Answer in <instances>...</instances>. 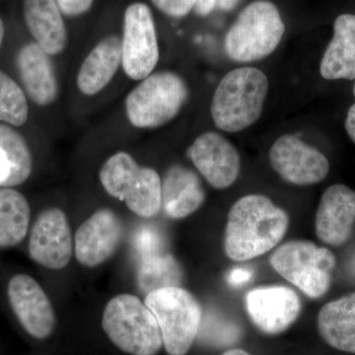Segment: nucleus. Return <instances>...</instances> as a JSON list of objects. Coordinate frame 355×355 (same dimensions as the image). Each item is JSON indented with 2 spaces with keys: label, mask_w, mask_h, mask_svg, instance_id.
Returning <instances> with one entry per match:
<instances>
[{
  "label": "nucleus",
  "mask_w": 355,
  "mask_h": 355,
  "mask_svg": "<svg viewBox=\"0 0 355 355\" xmlns=\"http://www.w3.org/2000/svg\"><path fill=\"white\" fill-rule=\"evenodd\" d=\"M245 306L254 326L266 335H279L291 328L301 312L295 291L284 286H261L248 292Z\"/></svg>",
  "instance_id": "nucleus-11"
},
{
  "label": "nucleus",
  "mask_w": 355,
  "mask_h": 355,
  "mask_svg": "<svg viewBox=\"0 0 355 355\" xmlns=\"http://www.w3.org/2000/svg\"><path fill=\"white\" fill-rule=\"evenodd\" d=\"M354 223L355 191L343 184L329 187L317 209V237L330 246H343L352 237Z\"/></svg>",
  "instance_id": "nucleus-16"
},
{
  "label": "nucleus",
  "mask_w": 355,
  "mask_h": 355,
  "mask_svg": "<svg viewBox=\"0 0 355 355\" xmlns=\"http://www.w3.org/2000/svg\"><path fill=\"white\" fill-rule=\"evenodd\" d=\"M23 11L28 29L48 55L62 53L67 44V31L55 0H24Z\"/></svg>",
  "instance_id": "nucleus-19"
},
{
  "label": "nucleus",
  "mask_w": 355,
  "mask_h": 355,
  "mask_svg": "<svg viewBox=\"0 0 355 355\" xmlns=\"http://www.w3.org/2000/svg\"><path fill=\"white\" fill-rule=\"evenodd\" d=\"M268 158L273 170L287 183L296 186L320 183L330 171L326 156L297 135H284L275 140Z\"/></svg>",
  "instance_id": "nucleus-10"
},
{
  "label": "nucleus",
  "mask_w": 355,
  "mask_h": 355,
  "mask_svg": "<svg viewBox=\"0 0 355 355\" xmlns=\"http://www.w3.org/2000/svg\"><path fill=\"white\" fill-rule=\"evenodd\" d=\"M102 327L118 349L132 355H156L162 334L153 313L132 294H120L107 303Z\"/></svg>",
  "instance_id": "nucleus-3"
},
{
  "label": "nucleus",
  "mask_w": 355,
  "mask_h": 355,
  "mask_svg": "<svg viewBox=\"0 0 355 355\" xmlns=\"http://www.w3.org/2000/svg\"><path fill=\"white\" fill-rule=\"evenodd\" d=\"M205 200L202 181L181 165L171 166L161 179V209L170 218L182 219L197 211Z\"/></svg>",
  "instance_id": "nucleus-17"
},
{
  "label": "nucleus",
  "mask_w": 355,
  "mask_h": 355,
  "mask_svg": "<svg viewBox=\"0 0 355 355\" xmlns=\"http://www.w3.org/2000/svg\"><path fill=\"white\" fill-rule=\"evenodd\" d=\"M4 33H6V29H4V24L1 18H0V46H1L2 41H3Z\"/></svg>",
  "instance_id": "nucleus-35"
},
{
  "label": "nucleus",
  "mask_w": 355,
  "mask_h": 355,
  "mask_svg": "<svg viewBox=\"0 0 355 355\" xmlns=\"http://www.w3.org/2000/svg\"><path fill=\"white\" fill-rule=\"evenodd\" d=\"M197 0H153L161 12L171 17L181 18L193 9Z\"/></svg>",
  "instance_id": "nucleus-28"
},
{
  "label": "nucleus",
  "mask_w": 355,
  "mask_h": 355,
  "mask_svg": "<svg viewBox=\"0 0 355 355\" xmlns=\"http://www.w3.org/2000/svg\"><path fill=\"white\" fill-rule=\"evenodd\" d=\"M99 177L105 191L137 216L150 218L160 212V176L153 168L137 164L130 154H114L103 164Z\"/></svg>",
  "instance_id": "nucleus-5"
},
{
  "label": "nucleus",
  "mask_w": 355,
  "mask_h": 355,
  "mask_svg": "<svg viewBox=\"0 0 355 355\" xmlns=\"http://www.w3.org/2000/svg\"><path fill=\"white\" fill-rule=\"evenodd\" d=\"M188 155L207 183L217 190L229 188L239 177V153L219 133L209 132L200 135L189 148Z\"/></svg>",
  "instance_id": "nucleus-14"
},
{
  "label": "nucleus",
  "mask_w": 355,
  "mask_h": 355,
  "mask_svg": "<svg viewBox=\"0 0 355 355\" xmlns=\"http://www.w3.org/2000/svg\"><path fill=\"white\" fill-rule=\"evenodd\" d=\"M221 355H251L249 352L240 349H229L227 352H224Z\"/></svg>",
  "instance_id": "nucleus-34"
},
{
  "label": "nucleus",
  "mask_w": 355,
  "mask_h": 355,
  "mask_svg": "<svg viewBox=\"0 0 355 355\" xmlns=\"http://www.w3.org/2000/svg\"><path fill=\"white\" fill-rule=\"evenodd\" d=\"M317 327L327 345L355 354V292L323 306L318 314Z\"/></svg>",
  "instance_id": "nucleus-21"
},
{
  "label": "nucleus",
  "mask_w": 355,
  "mask_h": 355,
  "mask_svg": "<svg viewBox=\"0 0 355 355\" xmlns=\"http://www.w3.org/2000/svg\"><path fill=\"white\" fill-rule=\"evenodd\" d=\"M286 32L279 8L268 0L245 7L226 33V55L239 62H257L272 55Z\"/></svg>",
  "instance_id": "nucleus-4"
},
{
  "label": "nucleus",
  "mask_w": 355,
  "mask_h": 355,
  "mask_svg": "<svg viewBox=\"0 0 355 355\" xmlns=\"http://www.w3.org/2000/svg\"><path fill=\"white\" fill-rule=\"evenodd\" d=\"M72 236L62 209L50 207L40 214L29 240L32 260L50 270H62L72 256Z\"/></svg>",
  "instance_id": "nucleus-12"
},
{
  "label": "nucleus",
  "mask_w": 355,
  "mask_h": 355,
  "mask_svg": "<svg viewBox=\"0 0 355 355\" xmlns=\"http://www.w3.org/2000/svg\"><path fill=\"white\" fill-rule=\"evenodd\" d=\"M320 72L328 80L355 79V15L343 14L336 18Z\"/></svg>",
  "instance_id": "nucleus-22"
},
{
  "label": "nucleus",
  "mask_w": 355,
  "mask_h": 355,
  "mask_svg": "<svg viewBox=\"0 0 355 355\" xmlns=\"http://www.w3.org/2000/svg\"><path fill=\"white\" fill-rule=\"evenodd\" d=\"M29 116L27 98L11 77L0 70V121L20 127Z\"/></svg>",
  "instance_id": "nucleus-26"
},
{
  "label": "nucleus",
  "mask_w": 355,
  "mask_h": 355,
  "mask_svg": "<svg viewBox=\"0 0 355 355\" xmlns=\"http://www.w3.org/2000/svg\"><path fill=\"white\" fill-rule=\"evenodd\" d=\"M32 167V154L26 140L13 128L0 125V187L24 183Z\"/></svg>",
  "instance_id": "nucleus-23"
},
{
  "label": "nucleus",
  "mask_w": 355,
  "mask_h": 355,
  "mask_svg": "<svg viewBox=\"0 0 355 355\" xmlns=\"http://www.w3.org/2000/svg\"><path fill=\"white\" fill-rule=\"evenodd\" d=\"M30 205L19 191L0 190V249L17 246L26 237L30 224Z\"/></svg>",
  "instance_id": "nucleus-24"
},
{
  "label": "nucleus",
  "mask_w": 355,
  "mask_h": 355,
  "mask_svg": "<svg viewBox=\"0 0 355 355\" xmlns=\"http://www.w3.org/2000/svg\"><path fill=\"white\" fill-rule=\"evenodd\" d=\"M268 91V77L256 67L228 72L212 98L210 112L216 127L237 132L254 125L263 112Z\"/></svg>",
  "instance_id": "nucleus-2"
},
{
  "label": "nucleus",
  "mask_w": 355,
  "mask_h": 355,
  "mask_svg": "<svg viewBox=\"0 0 355 355\" xmlns=\"http://www.w3.org/2000/svg\"><path fill=\"white\" fill-rule=\"evenodd\" d=\"M289 226L286 210L263 195L245 196L228 212L224 251L233 261H250L268 253Z\"/></svg>",
  "instance_id": "nucleus-1"
},
{
  "label": "nucleus",
  "mask_w": 355,
  "mask_h": 355,
  "mask_svg": "<svg viewBox=\"0 0 355 355\" xmlns=\"http://www.w3.org/2000/svg\"><path fill=\"white\" fill-rule=\"evenodd\" d=\"M159 46L150 8L135 2L125 9L121 38V67L133 80H144L158 64Z\"/></svg>",
  "instance_id": "nucleus-9"
},
{
  "label": "nucleus",
  "mask_w": 355,
  "mask_h": 355,
  "mask_svg": "<svg viewBox=\"0 0 355 355\" xmlns=\"http://www.w3.org/2000/svg\"><path fill=\"white\" fill-rule=\"evenodd\" d=\"M253 277V272L247 268H234L227 275V282L231 286H242Z\"/></svg>",
  "instance_id": "nucleus-30"
},
{
  "label": "nucleus",
  "mask_w": 355,
  "mask_h": 355,
  "mask_svg": "<svg viewBox=\"0 0 355 355\" xmlns=\"http://www.w3.org/2000/svg\"><path fill=\"white\" fill-rule=\"evenodd\" d=\"M354 270H355V258H354Z\"/></svg>",
  "instance_id": "nucleus-36"
},
{
  "label": "nucleus",
  "mask_w": 355,
  "mask_h": 355,
  "mask_svg": "<svg viewBox=\"0 0 355 355\" xmlns=\"http://www.w3.org/2000/svg\"><path fill=\"white\" fill-rule=\"evenodd\" d=\"M270 266L306 296L323 297L330 288L336 258L330 250L306 240H293L277 247Z\"/></svg>",
  "instance_id": "nucleus-8"
},
{
  "label": "nucleus",
  "mask_w": 355,
  "mask_h": 355,
  "mask_svg": "<svg viewBox=\"0 0 355 355\" xmlns=\"http://www.w3.org/2000/svg\"><path fill=\"white\" fill-rule=\"evenodd\" d=\"M181 280V266L171 254L163 252L140 259L137 284L146 294L163 287L179 286Z\"/></svg>",
  "instance_id": "nucleus-25"
},
{
  "label": "nucleus",
  "mask_w": 355,
  "mask_h": 355,
  "mask_svg": "<svg viewBox=\"0 0 355 355\" xmlns=\"http://www.w3.org/2000/svg\"><path fill=\"white\" fill-rule=\"evenodd\" d=\"M133 246L137 250L139 259L164 252L162 238L157 231L151 228H140L135 236Z\"/></svg>",
  "instance_id": "nucleus-27"
},
{
  "label": "nucleus",
  "mask_w": 355,
  "mask_h": 355,
  "mask_svg": "<svg viewBox=\"0 0 355 355\" xmlns=\"http://www.w3.org/2000/svg\"><path fill=\"white\" fill-rule=\"evenodd\" d=\"M144 303L157 320L168 354H188L202 320V307L195 296L180 286L163 287L146 294Z\"/></svg>",
  "instance_id": "nucleus-6"
},
{
  "label": "nucleus",
  "mask_w": 355,
  "mask_h": 355,
  "mask_svg": "<svg viewBox=\"0 0 355 355\" xmlns=\"http://www.w3.org/2000/svg\"><path fill=\"white\" fill-rule=\"evenodd\" d=\"M188 86L171 71L151 73L125 99V112L133 127L156 128L176 118L188 100Z\"/></svg>",
  "instance_id": "nucleus-7"
},
{
  "label": "nucleus",
  "mask_w": 355,
  "mask_h": 355,
  "mask_svg": "<svg viewBox=\"0 0 355 355\" xmlns=\"http://www.w3.org/2000/svg\"><path fill=\"white\" fill-rule=\"evenodd\" d=\"M354 94L355 97V84L354 87ZM345 130L350 139L355 144V103L350 107L347 112V120H345Z\"/></svg>",
  "instance_id": "nucleus-32"
},
{
  "label": "nucleus",
  "mask_w": 355,
  "mask_h": 355,
  "mask_svg": "<svg viewBox=\"0 0 355 355\" xmlns=\"http://www.w3.org/2000/svg\"><path fill=\"white\" fill-rule=\"evenodd\" d=\"M9 303L24 330L38 340L53 334L57 324L55 313L46 292L30 275H14L8 284Z\"/></svg>",
  "instance_id": "nucleus-13"
},
{
  "label": "nucleus",
  "mask_w": 355,
  "mask_h": 355,
  "mask_svg": "<svg viewBox=\"0 0 355 355\" xmlns=\"http://www.w3.org/2000/svg\"><path fill=\"white\" fill-rule=\"evenodd\" d=\"M121 64V40L112 35L101 40L84 60L77 86L84 95L93 96L106 87Z\"/></svg>",
  "instance_id": "nucleus-20"
},
{
  "label": "nucleus",
  "mask_w": 355,
  "mask_h": 355,
  "mask_svg": "<svg viewBox=\"0 0 355 355\" xmlns=\"http://www.w3.org/2000/svg\"><path fill=\"white\" fill-rule=\"evenodd\" d=\"M60 11L70 17L83 15L92 6L94 0H55Z\"/></svg>",
  "instance_id": "nucleus-29"
},
{
  "label": "nucleus",
  "mask_w": 355,
  "mask_h": 355,
  "mask_svg": "<svg viewBox=\"0 0 355 355\" xmlns=\"http://www.w3.org/2000/svg\"><path fill=\"white\" fill-rule=\"evenodd\" d=\"M241 0H216V8L223 11H231L239 4Z\"/></svg>",
  "instance_id": "nucleus-33"
},
{
  "label": "nucleus",
  "mask_w": 355,
  "mask_h": 355,
  "mask_svg": "<svg viewBox=\"0 0 355 355\" xmlns=\"http://www.w3.org/2000/svg\"><path fill=\"white\" fill-rule=\"evenodd\" d=\"M23 85L35 104L49 106L58 96V80L50 55L36 42L25 44L17 57Z\"/></svg>",
  "instance_id": "nucleus-18"
},
{
  "label": "nucleus",
  "mask_w": 355,
  "mask_h": 355,
  "mask_svg": "<svg viewBox=\"0 0 355 355\" xmlns=\"http://www.w3.org/2000/svg\"><path fill=\"white\" fill-rule=\"evenodd\" d=\"M123 239L121 219L108 209H102L89 217L77 229L74 251L79 263L95 268L116 254Z\"/></svg>",
  "instance_id": "nucleus-15"
},
{
  "label": "nucleus",
  "mask_w": 355,
  "mask_h": 355,
  "mask_svg": "<svg viewBox=\"0 0 355 355\" xmlns=\"http://www.w3.org/2000/svg\"><path fill=\"white\" fill-rule=\"evenodd\" d=\"M216 8V0H197L193 10L198 16L209 15Z\"/></svg>",
  "instance_id": "nucleus-31"
}]
</instances>
